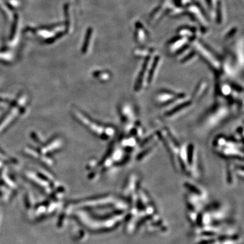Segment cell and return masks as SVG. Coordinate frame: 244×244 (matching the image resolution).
Masks as SVG:
<instances>
[{"mask_svg":"<svg viewBox=\"0 0 244 244\" xmlns=\"http://www.w3.org/2000/svg\"><path fill=\"white\" fill-rule=\"evenodd\" d=\"M119 113L124 125L133 124L138 121L136 108L127 101H124L119 105Z\"/></svg>","mask_w":244,"mask_h":244,"instance_id":"7a4b0ae2","label":"cell"},{"mask_svg":"<svg viewBox=\"0 0 244 244\" xmlns=\"http://www.w3.org/2000/svg\"><path fill=\"white\" fill-rule=\"evenodd\" d=\"M216 16H217V23L221 24L222 23V13H221V2L218 1L216 6Z\"/></svg>","mask_w":244,"mask_h":244,"instance_id":"8992f818","label":"cell"},{"mask_svg":"<svg viewBox=\"0 0 244 244\" xmlns=\"http://www.w3.org/2000/svg\"><path fill=\"white\" fill-rule=\"evenodd\" d=\"M208 85L206 81H202L199 85L197 86L193 93V98L194 99H200L207 92Z\"/></svg>","mask_w":244,"mask_h":244,"instance_id":"277c9868","label":"cell"},{"mask_svg":"<svg viewBox=\"0 0 244 244\" xmlns=\"http://www.w3.org/2000/svg\"><path fill=\"white\" fill-rule=\"evenodd\" d=\"M187 96L184 93H175L168 89H162L155 96V101L161 106L168 107L173 105L176 101L187 98Z\"/></svg>","mask_w":244,"mask_h":244,"instance_id":"6da1fadb","label":"cell"},{"mask_svg":"<svg viewBox=\"0 0 244 244\" xmlns=\"http://www.w3.org/2000/svg\"><path fill=\"white\" fill-rule=\"evenodd\" d=\"M151 57L147 56L144 60V64L142 69L140 71L134 84V90L136 92H139L142 89L146 88L149 86L148 84V71L149 67V62Z\"/></svg>","mask_w":244,"mask_h":244,"instance_id":"3957f363","label":"cell"},{"mask_svg":"<svg viewBox=\"0 0 244 244\" xmlns=\"http://www.w3.org/2000/svg\"><path fill=\"white\" fill-rule=\"evenodd\" d=\"M195 56V52H192L191 53H190V54H188L187 56H185L182 59V63H185V62H187L188 61H189V60L193 59V57Z\"/></svg>","mask_w":244,"mask_h":244,"instance_id":"ba28073f","label":"cell"},{"mask_svg":"<svg viewBox=\"0 0 244 244\" xmlns=\"http://www.w3.org/2000/svg\"><path fill=\"white\" fill-rule=\"evenodd\" d=\"M157 144H153V145L151 146H148V147H144V149L143 151H142V152L138 154V155L136 156V159L138 161H142L144 160V159H146L147 157H149V155H151L152 153L155 151V149L156 148Z\"/></svg>","mask_w":244,"mask_h":244,"instance_id":"5b68a950","label":"cell"},{"mask_svg":"<svg viewBox=\"0 0 244 244\" xmlns=\"http://www.w3.org/2000/svg\"><path fill=\"white\" fill-rule=\"evenodd\" d=\"M236 31H237V29H236V28H234V29H231V31H230V32H229V33H228V34H227L226 37H232V36H233L234 34H235V32H236Z\"/></svg>","mask_w":244,"mask_h":244,"instance_id":"9c48e42d","label":"cell"},{"mask_svg":"<svg viewBox=\"0 0 244 244\" xmlns=\"http://www.w3.org/2000/svg\"><path fill=\"white\" fill-rule=\"evenodd\" d=\"M92 29L90 28L88 29V31H87V34H86V40H85V43H84V49L86 50V48H88V43H89V41H90V36L92 34Z\"/></svg>","mask_w":244,"mask_h":244,"instance_id":"52a82bcc","label":"cell"}]
</instances>
